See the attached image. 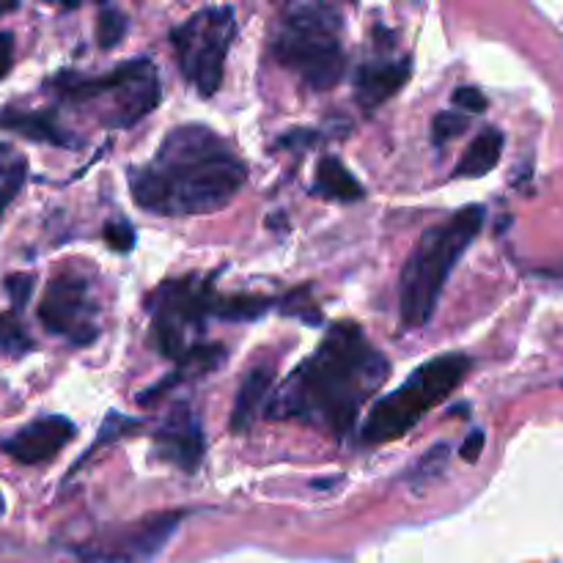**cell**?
<instances>
[{"mask_svg":"<svg viewBox=\"0 0 563 563\" xmlns=\"http://www.w3.org/2000/svg\"><path fill=\"white\" fill-rule=\"evenodd\" d=\"M390 363L355 322H335L267 399L269 421H297L344 438L385 385Z\"/></svg>","mask_w":563,"mask_h":563,"instance_id":"6da1fadb","label":"cell"},{"mask_svg":"<svg viewBox=\"0 0 563 563\" xmlns=\"http://www.w3.org/2000/svg\"><path fill=\"white\" fill-rule=\"evenodd\" d=\"M245 179V163L220 132L181 124L163 137L148 163L130 170V190L143 212L198 218L229 207Z\"/></svg>","mask_w":563,"mask_h":563,"instance_id":"7a4b0ae2","label":"cell"},{"mask_svg":"<svg viewBox=\"0 0 563 563\" xmlns=\"http://www.w3.org/2000/svg\"><path fill=\"white\" fill-rule=\"evenodd\" d=\"M484 218H487V209L471 203L443 223L423 231L401 267L399 278V313L405 328L418 330L429 324L451 273L478 236Z\"/></svg>","mask_w":563,"mask_h":563,"instance_id":"3957f363","label":"cell"},{"mask_svg":"<svg viewBox=\"0 0 563 563\" xmlns=\"http://www.w3.org/2000/svg\"><path fill=\"white\" fill-rule=\"evenodd\" d=\"M344 16L324 3H291L275 20L269 53L311 91H330L344 77Z\"/></svg>","mask_w":563,"mask_h":563,"instance_id":"277c9868","label":"cell"},{"mask_svg":"<svg viewBox=\"0 0 563 563\" xmlns=\"http://www.w3.org/2000/svg\"><path fill=\"white\" fill-rule=\"evenodd\" d=\"M53 97L60 104L86 110L88 115L108 130H126L146 119L159 104L157 66L148 58H132L115 66L108 75L82 77L75 71L53 77L47 82Z\"/></svg>","mask_w":563,"mask_h":563,"instance_id":"5b68a950","label":"cell"},{"mask_svg":"<svg viewBox=\"0 0 563 563\" xmlns=\"http://www.w3.org/2000/svg\"><path fill=\"white\" fill-rule=\"evenodd\" d=\"M471 366V357L460 355V352L432 357L423 366H418L399 388L374 401L361 429L363 443L383 445L405 438L412 427L421 423L427 412L443 405L460 388Z\"/></svg>","mask_w":563,"mask_h":563,"instance_id":"8992f818","label":"cell"},{"mask_svg":"<svg viewBox=\"0 0 563 563\" xmlns=\"http://www.w3.org/2000/svg\"><path fill=\"white\" fill-rule=\"evenodd\" d=\"M212 278L187 275L163 284L152 295V335L165 357L187 366L207 344H198L203 324L212 317Z\"/></svg>","mask_w":563,"mask_h":563,"instance_id":"52a82bcc","label":"cell"},{"mask_svg":"<svg viewBox=\"0 0 563 563\" xmlns=\"http://www.w3.org/2000/svg\"><path fill=\"white\" fill-rule=\"evenodd\" d=\"M234 36L236 14L231 5H207L170 31L181 75L201 97H212L223 86L225 58Z\"/></svg>","mask_w":563,"mask_h":563,"instance_id":"ba28073f","label":"cell"},{"mask_svg":"<svg viewBox=\"0 0 563 563\" xmlns=\"http://www.w3.org/2000/svg\"><path fill=\"white\" fill-rule=\"evenodd\" d=\"M38 322L47 333L75 346H88L99 335V306L91 280L75 267H64L49 278L38 300Z\"/></svg>","mask_w":563,"mask_h":563,"instance_id":"9c48e42d","label":"cell"},{"mask_svg":"<svg viewBox=\"0 0 563 563\" xmlns=\"http://www.w3.org/2000/svg\"><path fill=\"white\" fill-rule=\"evenodd\" d=\"M203 451H207V443H203L201 423L190 405L181 401L154 432V454L179 471L196 473L203 460Z\"/></svg>","mask_w":563,"mask_h":563,"instance_id":"30bf717a","label":"cell"},{"mask_svg":"<svg viewBox=\"0 0 563 563\" xmlns=\"http://www.w3.org/2000/svg\"><path fill=\"white\" fill-rule=\"evenodd\" d=\"M77 427L64 416H47L36 418L20 432L5 438L0 449L20 465H44V462L55 460L66 445L75 440Z\"/></svg>","mask_w":563,"mask_h":563,"instance_id":"8fae6325","label":"cell"},{"mask_svg":"<svg viewBox=\"0 0 563 563\" xmlns=\"http://www.w3.org/2000/svg\"><path fill=\"white\" fill-rule=\"evenodd\" d=\"M412 75V60L407 55H385V58H372L357 66L355 71V99L363 110H377L379 104L388 102L390 97L405 88Z\"/></svg>","mask_w":563,"mask_h":563,"instance_id":"7c38bea8","label":"cell"},{"mask_svg":"<svg viewBox=\"0 0 563 563\" xmlns=\"http://www.w3.org/2000/svg\"><path fill=\"white\" fill-rule=\"evenodd\" d=\"M0 126L16 132V135L27 137L36 143H49V146H80L69 130L58 124L55 110H20V108H5L0 113Z\"/></svg>","mask_w":563,"mask_h":563,"instance_id":"4fadbf2b","label":"cell"},{"mask_svg":"<svg viewBox=\"0 0 563 563\" xmlns=\"http://www.w3.org/2000/svg\"><path fill=\"white\" fill-rule=\"evenodd\" d=\"M273 377H275L273 366H256L245 374L240 390H236L234 410H231V432L242 434L251 429V423L256 421L262 405L269 399Z\"/></svg>","mask_w":563,"mask_h":563,"instance_id":"5bb4252c","label":"cell"},{"mask_svg":"<svg viewBox=\"0 0 563 563\" xmlns=\"http://www.w3.org/2000/svg\"><path fill=\"white\" fill-rule=\"evenodd\" d=\"M500 154H504V132L487 126L465 148L462 159L456 163L454 176H460V179H482L489 170H495V165L500 163Z\"/></svg>","mask_w":563,"mask_h":563,"instance_id":"9a60e30c","label":"cell"},{"mask_svg":"<svg viewBox=\"0 0 563 563\" xmlns=\"http://www.w3.org/2000/svg\"><path fill=\"white\" fill-rule=\"evenodd\" d=\"M313 192L341 203H355L366 196L361 181L350 174V168L339 157L319 159L317 176H313Z\"/></svg>","mask_w":563,"mask_h":563,"instance_id":"2e32d148","label":"cell"},{"mask_svg":"<svg viewBox=\"0 0 563 563\" xmlns=\"http://www.w3.org/2000/svg\"><path fill=\"white\" fill-rule=\"evenodd\" d=\"M273 300L267 297H214L212 317L229 319V322H245V319L264 317Z\"/></svg>","mask_w":563,"mask_h":563,"instance_id":"e0dca14e","label":"cell"},{"mask_svg":"<svg viewBox=\"0 0 563 563\" xmlns=\"http://www.w3.org/2000/svg\"><path fill=\"white\" fill-rule=\"evenodd\" d=\"M27 179V163L22 157H9L0 163V223H3L5 209L14 203V198L20 196L22 185Z\"/></svg>","mask_w":563,"mask_h":563,"instance_id":"ac0fdd59","label":"cell"},{"mask_svg":"<svg viewBox=\"0 0 563 563\" xmlns=\"http://www.w3.org/2000/svg\"><path fill=\"white\" fill-rule=\"evenodd\" d=\"M126 27H130V20L126 14H121L113 5H104L97 16V42L102 49L119 47L121 38L126 36Z\"/></svg>","mask_w":563,"mask_h":563,"instance_id":"d6986e66","label":"cell"},{"mask_svg":"<svg viewBox=\"0 0 563 563\" xmlns=\"http://www.w3.org/2000/svg\"><path fill=\"white\" fill-rule=\"evenodd\" d=\"M0 350L9 355H25L33 350V341L27 339L16 313H0Z\"/></svg>","mask_w":563,"mask_h":563,"instance_id":"ffe728a7","label":"cell"},{"mask_svg":"<svg viewBox=\"0 0 563 563\" xmlns=\"http://www.w3.org/2000/svg\"><path fill=\"white\" fill-rule=\"evenodd\" d=\"M467 130V115L456 113V110H443V113L434 115L432 121V141L438 146H445L451 137L462 135Z\"/></svg>","mask_w":563,"mask_h":563,"instance_id":"44dd1931","label":"cell"},{"mask_svg":"<svg viewBox=\"0 0 563 563\" xmlns=\"http://www.w3.org/2000/svg\"><path fill=\"white\" fill-rule=\"evenodd\" d=\"M104 242H108L115 253H126L135 247V231H132V225H126L124 220H113V223L104 225Z\"/></svg>","mask_w":563,"mask_h":563,"instance_id":"7402d4cb","label":"cell"},{"mask_svg":"<svg viewBox=\"0 0 563 563\" xmlns=\"http://www.w3.org/2000/svg\"><path fill=\"white\" fill-rule=\"evenodd\" d=\"M451 102L460 110H465V113H484L487 110V97L476 86H460L451 93Z\"/></svg>","mask_w":563,"mask_h":563,"instance_id":"603a6c76","label":"cell"},{"mask_svg":"<svg viewBox=\"0 0 563 563\" xmlns=\"http://www.w3.org/2000/svg\"><path fill=\"white\" fill-rule=\"evenodd\" d=\"M31 289H33V275L16 273V275H11V278H5V291H9L14 313L25 306L27 297H31Z\"/></svg>","mask_w":563,"mask_h":563,"instance_id":"cb8c5ba5","label":"cell"},{"mask_svg":"<svg viewBox=\"0 0 563 563\" xmlns=\"http://www.w3.org/2000/svg\"><path fill=\"white\" fill-rule=\"evenodd\" d=\"M14 66V33L0 31V80L11 71Z\"/></svg>","mask_w":563,"mask_h":563,"instance_id":"d4e9b609","label":"cell"},{"mask_svg":"<svg viewBox=\"0 0 563 563\" xmlns=\"http://www.w3.org/2000/svg\"><path fill=\"white\" fill-rule=\"evenodd\" d=\"M482 451H484V432L482 429H476V432H471V438L465 440V445L460 449V454L465 462H478Z\"/></svg>","mask_w":563,"mask_h":563,"instance_id":"484cf974","label":"cell"},{"mask_svg":"<svg viewBox=\"0 0 563 563\" xmlns=\"http://www.w3.org/2000/svg\"><path fill=\"white\" fill-rule=\"evenodd\" d=\"M14 9H16L14 3H0V16H3V14H9V11H14Z\"/></svg>","mask_w":563,"mask_h":563,"instance_id":"4316f807","label":"cell"}]
</instances>
